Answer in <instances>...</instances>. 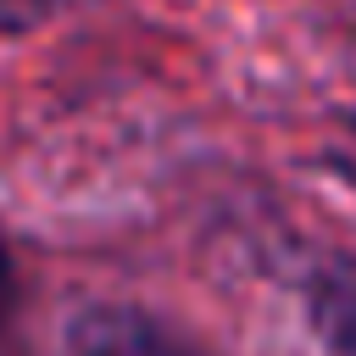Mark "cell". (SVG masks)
I'll list each match as a JSON object with an SVG mask.
<instances>
[{
  "label": "cell",
  "mask_w": 356,
  "mask_h": 356,
  "mask_svg": "<svg viewBox=\"0 0 356 356\" xmlns=\"http://www.w3.org/2000/svg\"><path fill=\"white\" fill-rule=\"evenodd\" d=\"M306 323L328 356H356V256L328 261L306 284Z\"/></svg>",
  "instance_id": "7a4b0ae2"
},
{
  "label": "cell",
  "mask_w": 356,
  "mask_h": 356,
  "mask_svg": "<svg viewBox=\"0 0 356 356\" xmlns=\"http://www.w3.org/2000/svg\"><path fill=\"white\" fill-rule=\"evenodd\" d=\"M11 300H17V261H11V239H6V228H0V334H6Z\"/></svg>",
  "instance_id": "277c9868"
},
{
  "label": "cell",
  "mask_w": 356,
  "mask_h": 356,
  "mask_svg": "<svg viewBox=\"0 0 356 356\" xmlns=\"http://www.w3.org/2000/svg\"><path fill=\"white\" fill-rule=\"evenodd\" d=\"M67 6H72V0H0V39L44 28V22H56Z\"/></svg>",
  "instance_id": "3957f363"
},
{
  "label": "cell",
  "mask_w": 356,
  "mask_h": 356,
  "mask_svg": "<svg viewBox=\"0 0 356 356\" xmlns=\"http://www.w3.org/2000/svg\"><path fill=\"white\" fill-rule=\"evenodd\" d=\"M72 356H211L139 306H89L67 323Z\"/></svg>",
  "instance_id": "6da1fadb"
}]
</instances>
